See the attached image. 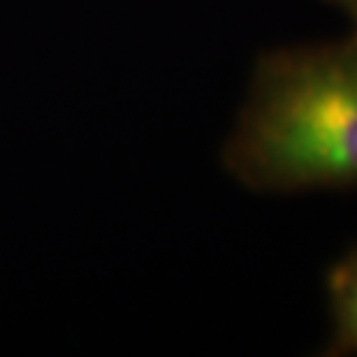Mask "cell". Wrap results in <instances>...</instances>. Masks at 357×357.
<instances>
[{"label": "cell", "mask_w": 357, "mask_h": 357, "mask_svg": "<svg viewBox=\"0 0 357 357\" xmlns=\"http://www.w3.org/2000/svg\"><path fill=\"white\" fill-rule=\"evenodd\" d=\"M262 195L357 188V28L258 56L223 153Z\"/></svg>", "instance_id": "6da1fadb"}, {"label": "cell", "mask_w": 357, "mask_h": 357, "mask_svg": "<svg viewBox=\"0 0 357 357\" xmlns=\"http://www.w3.org/2000/svg\"><path fill=\"white\" fill-rule=\"evenodd\" d=\"M325 299L330 318L325 353L332 357L357 355V244L325 271Z\"/></svg>", "instance_id": "7a4b0ae2"}, {"label": "cell", "mask_w": 357, "mask_h": 357, "mask_svg": "<svg viewBox=\"0 0 357 357\" xmlns=\"http://www.w3.org/2000/svg\"><path fill=\"white\" fill-rule=\"evenodd\" d=\"M327 3H330L332 7H337L339 12H344L357 28V0H327Z\"/></svg>", "instance_id": "3957f363"}]
</instances>
